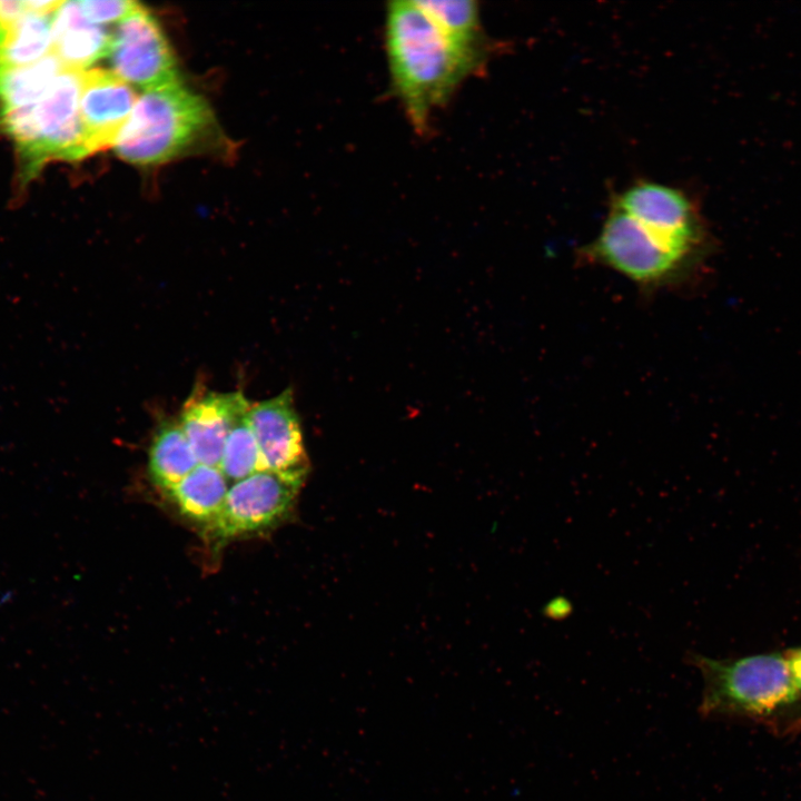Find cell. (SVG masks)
Here are the masks:
<instances>
[{
	"label": "cell",
	"mask_w": 801,
	"mask_h": 801,
	"mask_svg": "<svg viewBox=\"0 0 801 801\" xmlns=\"http://www.w3.org/2000/svg\"><path fill=\"white\" fill-rule=\"evenodd\" d=\"M785 659L798 692H801V647L790 651Z\"/></svg>",
	"instance_id": "obj_21"
},
{
	"label": "cell",
	"mask_w": 801,
	"mask_h": 801,
	"mask_svg": "<svg viewBox=\"0 0 801 801\" xmlns=\"http://www.w3.org/2000/svg\"><path fill=\"white\" fill-rule=\"evenodd\" d=\"M249 419L265 468L306 479L309 462L291 388L251 404Z\"/></svg>",
	"instance_id": "obj_8"
},
{
	"label": "cell",
	"mask_w": 801,
	"mask_h": 801,
	"mask_svg": "<svg viewBox=\"0 0 801 801\" xmlns=\"http://www.w3.org/2000/svg\"><path fill=\"white\" fill-rule=\"evenodd\" d=\"M215 127L207 101L177 81L144 92L113 147L134 165H159L194 149Z\"/></svg>",
	"instance_id": "obj_3"
},
{
	"label": "cell",
	"mask_w": 801,
	"mask_h": 801,
	"mask_svg": "<svg viewBox=\"0 0 801 801\" xmlns=\"http://www.w3.org/2000/svg\"><path fill=\"white\" fill-rule=\"evenodd\" d=\"M63 68L52 52L28 66L0 68V118L39 102Z\"/></svg>",
	"instance_id": "obj_16"
},
{
	"label": "cell",
	"mask_w": 801,
	"mask_h": 801,
	"mask_svg": "<svg viewBox=\"0 0 801 801\" xmlns=\"http://www.w3.org/2000/svg\"><path fill=\"white\" fill-rule=\"evenodd\" d=\"M228 490L219 468L199 464L166 495L182 516L207 528L219 515Z\"/></svg>",
	"instance_id": "obj_15"
},
{
	"label": "cell",
	"mask_w": 801,
	"mask_h": 801,
	"mask_svg": "<svg viewBox=\"0 0 801 801\" xmlns=\"http://www.w3.org/2000/svg\"><path fill=\"white\" fill-rule=\"evenodd\" d=\"M611 204L633 217L656 222L690 241L711 246V237L699 208L680 188L639 180L615 194Z\"/></svg>",
	"instance_id": "obj_10"
},
{
	"label": "cell",
	"mask_w": 801,
	"mask_h": 801,
	"mask_svg": "<svg viewBox=\"0 0 801 801\" xmlns=\"http://www.w3.org/2000/svg\"><path fill=\"white\" fill-rule=\"evenodd\" d=\"M53 14L29 13L0 26V68L28 66L49 55Z\"/></svg>",
	"instance_id": "obj_17"
},
{
	"label": "cell",
	"mask_w": 801,
	"mask_h": 801,
	"mask_svg": "<svg viewBox=\"0 0 801 801\" xmlns=\"http://www.w3.org/2000/svg\"><path fill=\"white\" fill-rule=\"evenodd\" d=\"M383 36L392 92L409 125L426 134L434 112L484 68L462 55L416 0L387 2Z\"/></svg>",
	"instance_id": "obj_1"
},
{
	"label": "cell",
	"mask_w": 801,
	"mask_h": 801,
	"mask_svg": "<svg viewBox=\"0 0 801 801\" xmlns=\"http://www.w3.org/2000/svg\"><path fill=\"white\" fill-rule=\"evenodd\" d=\"M108 56L115 75L145 91L179 81L168 40L142 6L118 23Z\"/></svg>",
	"instance_id": "obj_7"
},
{
	"label": "cell",
	"mask_w": 801,
	"mask_h": 801,
	"mask_svg": "<svg viewBox=\"0 0 801 801\" xmlns=\"http://www.w3.org/2000/svg\"><path fill=\"white\" fill-rule=\"evenodd\" d=\"M708 254L610 204L599 234L578 250V258L610 268L643 290H656L691 277Z\"/></svg>",
	"instance_id": "obj_2"
},
{
	"label": "cell",
	"mask_w": 801,
	"mask_h": 801,
	"mask_svg": "<svg viewBox=\"0 0 801 801\" xmlns=\"http://www.w3.org/2000/svg\"><path fill=\"white\" fill-rule=\"evenodd\" d=\"M78 3L83 17L99 26L120 22L141 7L140 3L128 0H85Z\"/></svg>",
	"instance_id": "obj_19"
},
{
	"label": "cell",
	"mask_w": 801,
	"mask_h": 801,
	"mask_svg": "<svg viewBox=\"0 0 801 801\" xmlns=\"http://www.w3.org/2000/svg\"><path fill=\"white\" fill-rule=\"evenodd\" d=\"M83 71L65 67L39 102L0 118L28 171L34 174L49 159L89 156L79 111Z\"/></svg>",
	"instance_id": "obj_5"
},
{
	"label": "cell",
	"mask_w": 801,
	"mask_h": 801,
	"mask_svg": "<svg viewBox=\"0 0 801 801\" xmlns=\"http://www.w3.org/2000/svg\"><path fill=\"white\" fill-rule=\"evenodd\" d=\"M112 36L88 21L78 1H63L52 19V48L67 68L86 70L110 52Z\"/></svg>",
	"instance_id": "obj_12"
},
{
	"label": "cell",
	"mask_w": 801,
	"mask_h": 801,
	"mask_svg": "<svg viewBox=\"0 0 801 801\" xmlns=\"http://www.w3.org/2000/svg\"><path fill=\"white\" fill-rule=\"evenodd\" d=\"M137 100L131 86L112 71H83L79 111L89 155L113 146Z\"/></svg>",
	"instance_id": "obj_9"
},
{
	"label": "cell",
	"mask_w": 801,
	"mask_h": 801,
	"mask_svg": "<svg viewBox=\"0 0 801 801\" xmlns=\"http://www.w3.org/2000/svg\"><path fill=\"white\" fill-rule=\"evenodd\" d=\"M305 478L271 471L255 473L234 483L222 508L207 527L217 540H229L266 531L293 510Z\"/></svg>",
	"instance_id": "obj_6"
},
{
	"label": "cell",
	"mask_w": 801,
	"mask_h": 801,
	"mask_svg": "<svg viewBox=\"0 0 801 801\" xmlns=\"http://www.w3.org/2000/svg\"><path fill=\"white\" fill-rule=\"evenodd\" d=\"M445 38L465 57L485 68L492 44L478 2L474 0H416Z\"/></svg>",
	"instance_id": "obj_13"
},
{
	"label": "cell",
	"mask_w": 801,
	"mask_h": 801,
	"mask_svg": "<svg viewBox=\"0 0 801 801\" xmlns=\"http://www.w3.org/2000/svg\"><path fill=\"white\" fill-rule=\"evenodd\" d=\"M250 405L239 390L195 388L182 405L178 422L199 464L219 468L230 427Z\"/></svg>",
	"instance_id": "obj_11"
},
{
	"label": "cell",
	"mask_w": 801,
	"mask_h": 801,
	"mask_svg": "<svg viewBox=\"0 0 801 801\" xmlns=\"http://www.w3.org/2000/svg\"><path fill=\"white\" fill-rule=\"evenodd\" d=\"M29 13L28 0H0V26L10 24Z\"/></svg>",
	"instance_id": "obj_20"
},
{
	"label": "cell",
	"mask_w": 801,
	"mask_h": 801,
	"mask_svg": "<svg viewBox=\"0 0 801 801\" xmlns=\"http://www.w3.org/2000/svg\"><path fill=\"white\" fill-rule=\"evenodd\" d=\"M198 465V459L178 419L161 417L148 453V473L151 482L167 494Z\"/></svg>",
	"instance_id": "obj_14"
},
{
	"label": "cell",
	"mask_w": 801,
	"mask_h": 801,
	"mask_svg": "<svg viewBox=\"0 0 801 801\" xmlns=\"http://www.w3.org/2000/svg\"><path fill=\"white\" fill-rule=\"evenodd\" d=\"M685 660L703 676L702 716L767 715L798 699L787 659L780 654L715 660L689 652Z\"/></svg>",
	"instance_id": "obj_4"
},
{
	"label": "cell",
	"mask_w": 801,
	"mask_h": 801,
	"mask_svg": "<svg viewBox=\"0 0 801 801\" xmlns=\"http://www.w3.org/2000/svg\"><path fill=\"white\" fill-rule=\"evenodd\" d=\"M249 409L236 417L226 439L219 469L228 483L267 471L250 424Z\"/></svg>",
	"instance_id": "obj_18"
}]
</instances>
